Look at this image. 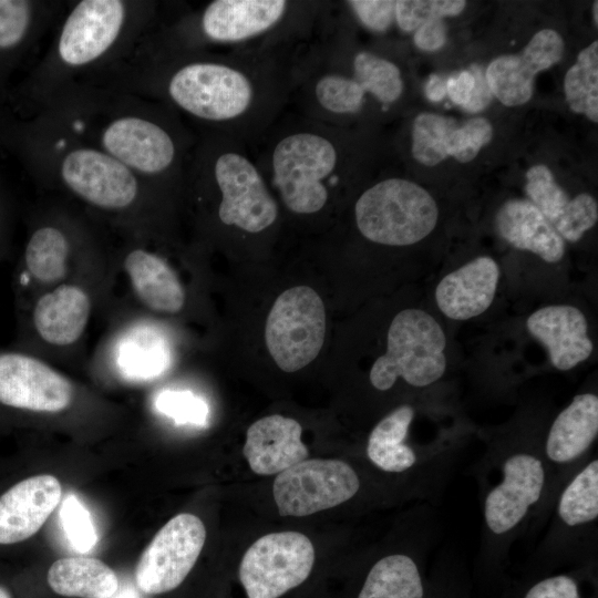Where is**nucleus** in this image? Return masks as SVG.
Masks as SVG:
<instances>
[{"instance_id": "obj_1", "label": "nucleus", "mask_w": 598, "mask_h": 598, "mask_svg": "<svg viewBox=\"0 0 598 598\" xmlns=\"http://www.w3.org/2000/svg\"><path fill=\"white\" fill-rule=\"evenodd\" d=\"M291 56L148 52L142 87L203 133L252 147L288 106Z\"/></svg>"}, {"instance_id": "obj_2", "label": "nucleus", "mask_w": 598, "mask_h": 598, "mask_svg": "<svg viewBox=\"0 0 598 598\" xmlns=\"http://www.w3.org/2000/svg\"><path fill=\"white\" fill-rule=\"evenodd\" d=\"M0 142L111 230L162 228L167 197L99 147L39 116L6 120Z\"/></svg>"}, {"instance_id": "obj_3", "label": "nucleus", "mask_w": 598, "mask_h": 598, "mask_svg": "<svg viewBox=\"0 0 598 598\" xmlns=\"http://www.w3.org/2000/svg\"><path fill=\"white\" fill-rule=\"evenodd\" d=\"M43 106L38 116L107 153L164 196L182 192L197 140L164 104L101 107L83 91L63 90Z\"/></svg>"}, {"instance_id": "obj_4", "label": "nucleus", "mask_w": 598, "mask_h": 598, "mask_svg": "<svg viewBox=\"0 0 598 598\" xmlns=\"http://www.w3.org/2000/svg\"><path fill=\"white\" fill-rule=\"evenodd\" d=\"M324 6L326 1L212 0L163 25L148 51L292 55L311 35Z\"/></svg>"}, {"instance_id": "obj_5", "label": "nucleus", "mask_w": 598, "mask_h": 598, "mask_svg": "<svg viewBox=\"0 0 598 598\" xmlns=\"http://www.w3.org/2000/svg\"><path fill=\"white\" fill-rule=\"evenodd\" d=\"M350 137L347 127L287 107L249 148L279 206L297 217H313L354 174Z\"/></svg>"}, {"instance_id": "obj_6", "label": "nucleus", "mask_w": 598, "mask_h": 598, "mask_svg": "<svg viewBox=\"0 0 598 598\" xmlns=\"http://www.w3.org/2000/svg\"><path fill=\"white\" fill-rule=\"evenodd\" d=\"M205 205L217 227L262 235L280 217V206L246 144L203 133L194 146L182 187Z\"/></svg>"}, {"instance_id": "obj_7", "label": "nucleus", "mask_w": 598, "mask_h": 598, "mask_svg": "<svg viewBox=\"0 0 598 598\" xmlns=\"http://www.w3.org/2000/svg\"><path fill=\"white\" fill-rule=\"evenodd\" d=\"M478 468L482 554L497 563L526 527L550 513L551 477L543 444L496 447Z\"/></svg>"}, {"instance_id": "obj_8", "label": "nucleus", "mask_w": 598, "mask_h": 598, "mask_svg": "<svg viewBox=\"0 0 598 598\" xmlns=\"http://www.w3.org/2000/svg\"><path fill=\"white\" fill-rule=\"evenodd\" d=\"M112 285L111 254L99 265L40 292L16 311L12 348L54 365L85 362L83 352L90 324L106 307Z\"/></svg>"}, {"instance_id": "obj_9", "label": "nucleus", "mask_w": 598, "mask_h": 598, "mask_svg": "<svg viewBox=\"0 0 598 598\" xmlns=\"http://www.w3.org/2000/svg\"><path fill=\"white\" fill-rule=\"evenodd\" d=\"M85 212L53 205L37 213L13 272L14 311L40 292L110 258L112 243Z\"/></svg>"}, {"instance_id": "obj_10", "label": "nucleus", "mask_w": 598, "mask_h": 598, "mask_svg": "<svg viewBox=\"0 0 598 598\" xmlns=\"http://www.w3.org/2000/svg\"><path fill=\"white\" fill-rule=\"evenodd\" d=\"M102 316L105 328L85 360L97 380L144 386L173 372L179 359V338L169 320L114 297Z\"/></svg>"}, {"instance_id": "obj_11", "label": "nucleus", "mask_w": 598, "mask_h": 598, "mask_svg": "<svg viewBox=\"0 0 598 598\" xmlns=\"http://www.w3.org/2000/svg\"><path fill=\"white\" fill-rule=\"evenodd\" d=\"M137 4L123 0H82L65 17L51 51L49 74H75L111 58L137 27Z\"/></svg>"}, {"instance_id": "obj_12", "label": "nucleus", "mask_w": 598, "mask_h": 598, "mask_svg": "<svg viewBox=\"0 0 598 598\" xmlns=\"http://www.w3.org/2000/svg\"><path fill=\"white\" fill-rule=\"evenodd\" d=\"M359 233L374 244L402 247L416 244L436 226L439 208L416 183L388 177L367 187L353 206Z\"/></svg>"}, {"instance_id": "obj_13", "label": "nucleus", "mask_w": 598, "mask_h": 598, "mask_svg": "<svg viewBox=\"0 0 598 598\" xmlns=\"http://www.w3.org/2000/svg\"><path fill=\"white\" fill-rule=\"evenodd\" d=\"M445 334L430 313L404 309L390 324L386 352L372 364L370 383L379 391H388L401 378L414 388L429 386L445 372Z\"/></svg>"}, {"instance_id": "obj_14", "label": "nucleus", "mask_w": 598, "mask_h": 598, "mask_svg": "<svg viewBox=\"0 0 598 598\" xmlns=\"http://www.w3.org/2000/svg\"><path fill=\"white\" fill-rule=\"evenodd\" d=\"M326 336V310L308 286L285 290L274 302L265 327L267 349L285 372L298 371L319 354Z\"/></svg>"}, {"instance_id": "obj_15", "label": "nucleus", "mask_w": 598, "mask_h": 598, "mask_svg": "<svg viewBox=\"0 0 598 598\" xmlns=\"http://www.w3.org/2000/svg\"><path fill=\"white\" fill-rule=\"evenodd\" d=\"M315 548L298 532L267 534L245 553L239 579L248 598H278L302 584L311 573Z\"/></svg>"}, {"instance_id": "obj_16", "label": "nucleus", "mask_w": 598, "mask_h": 598, "mask_svg": "<svg viewBox=\"0 0 598 598\" xmlns=\"http://www.w3.org/2000/svg\"><path fill=\"white\" fill-rule=\"evenodd\" d=\"M361 488L355 470L341 460H303L282 471L272 485L281 516H307L353 498Z\"/></svg>"}, {"instance_id": "obj_17", "label": "nucleus", "mask_w": 598, "mask_h": 598, "mask_svg": "<svg viewBox=\"0 0 598 598\" xmlns=\"http://www.w3.org/2000/svg\"><path fill=\"white\" fill-rule=\"evenodd\" d=\"M205 539L206 529L197 516L182 513L169 519L138 559L137 588L157 595L178 587L194 567Z\"/></svg>"}, {"instance_id": "obj_18", "label": "nucleus", "mask_w": 598, "mask_h": 598, "mask_svg": "<svg viewBox=\"0 0 598 598\" xmlns=\"http://www.w3.org/2000/svg\"><path fill=\"white\" fill-rule=\"evenodd\" d=\"M551 511L553 523L543 543L549 557L596 543L598 519V458L589 457L561 485ZM550 511V512H551ZM586 548V545H585Z\"/></svg>"}, {"instance_id": "obj_19", "label": "nucleus", "mask_w": 598, "mask_h": 598, "mask_svg": "<svg viewBox=\"0 0 598 598\" xmlns=\"http://www.w3.org/2000/svg\"><path fill=\"white\" fill-rule=\"evenodd\" d=\"M598 435V396L580 393L553 421L543 442L554 501L566 480L589 458Z\"/></svg>"}, {"instance_id": "obj_20", "label": "nucleus", "mask_w": 598, "mask_h": 598, "mask_svg": "<svg viewBox=\"0 0 598 598\" xmlns=\"http://www.w3.org/2000/svg\"><path fill=\"white\" fill-rule=\"evenodd\" d=\"M565 52L561 35L553 29L536 32L516 54L495 58L487 66L485 79L493 95L506 106L527 103L536 75L558 63Z\"/></svg>"}, {"instance_id": "obj_21", "label": "nucleus", "mask_w": 598, "mask_h": 598, "mask_svg": "<svg viewBox=\"0 0 598 598\" xmlns=\"http://www.w3.org/2000/svg\"><path fill=\"white\" fill-rule=\"evenodd\" d=\"M62 487L49 474L20 481L0 496V545L33 536L60 503Z\"/></svg>"}, {"instance_id": "obj_22", "label": "nucleus", "mask_w": 598, "mask_h": 598, "mask_svg": "<svg viewBox=\"0 0 598 598\" xmlns=\"http://www.w3.org/2000/svg\"><path fill=\"white\" fill-rule=\"evenodd\" d=\"M525 192L564 240L578 241L597 223V200L587 193L570 199L544 164L526 172Z\"/></svg>"}, {"instance_id": "obj_23", "label": "nucleus", "mask_w": 598, "mask_h": 598, "mask_svg": "<svg viewBox=\"0 0 598 598\" xmlns=\"http://www.w3.org/2000/svg\"><path fill=\"white\" fill-rule=\"evenodd\" d=\"M528 332L548 351L551 364L567 371L587 360L594 349L585 315L569 305H553L533 312Z\"/></svg>"}, {"instance_id": "obj_24", "label": "nucleus", "mask_w": 598, "mask_h": 598, "mask_svg": "<svg viewBox=\"0 0 598 598\" xmlns=\"http://www.w3.org/2000/svg\"><path fill=\"white\" fill-rule=\"evenodd\" d=\"M301 425L293 419L272 414L254 422L246 432L243 453L252 472L280 473L308 457Z\"/></svg>"}, {"instance_id": "obj_25", "label": "nucleus", "mask_w": 598, "mask_h": 598, "mask_svg": "<svg viewBox=\"0 0 598 598\" xmlns=\"http://www.w3.org/2000/svg\"><path fill=\"white\" fill-rule=\"evenodd\" d=\"M498 278L497 262L488 256L477 257L439 282L435 289L437 307L453 320L477 317L492 305Z\"/></svg>"}, {"instance_id": "obj_26", "label": "nucleus", "mask_w": 598, "mask_h": 598, "mask_svg": "<svg viewBox=\"0 0 598 598\" xmlns=\"http://www.w3.org/2000/svg\"><path fill=\"white\" fill-rule=\"evenodd\" d=\"M495 227L511 246L530 251L546 262H558L565 255V240L528 199L505 202L496 213Z\"/></svg>"}, {"instance_id": "obj_27", "label": "nucleus", "mask_w": 598, "mask_h": 598, "mask_svg": "<svg viewBox=\"0 0 598 598\" xmlns=\"http://www.w3.org/2000/svg\"><path fill=\"white\" fill-rule=\"evenodd\" d=\"M415 409L402 404L382 417L369 434L365 454L380 471L394 475H411L421 485V472L415 456L402 442L413 420Z\"/></svg>"}, {"instance_id": "obj_28", "label": "nucleus", "mask_w": 598, "mask_h": 598, "mask_svg": "<svg viewBox=\"0 0 598 598\" xmlns=\"http://www.w3.org/2000/svg\"><path fill=\"white\" fill-rule=\"evenodd\" d=\"M42 8L38 1L0 0V95L40 30L45 13Z\"/></svg>"}, {"instance_id": "obj_29", "label": "nucleus", "mask_w": 598, "mask_h": 598, "mask_svg": "<svg viewBox=\"0 0 598 598\" xmlns=\"http://www.w3.org/2000/svg\"><path fill=\"white\" fill-rule=\"evenodd\" d=\"M424 568L406 553L381 557L370 568L358 598H429Z\"/></svg>"}, {"instance_id": "obj_30", "label": "nucleus", "mask_w": 598, "mask_h": 598, "mask_svg": "<svg viewBox=\"0 0 598 598\" xmlns=\"http://www.w3.org/2000/svg\"><path fill=\"white\" fill-rule=\"evenodd\" d=\"M49 586L59 595L80 598H109L120 586L116 574L91 557H64L48 571Z\"/></svg>"}, {"instance_id": "obj_31", "label": "nucleus", "mask_w": 598, "mask_h": 598, "mask_svg": "<svg viewBox=\"0 0 598 598\" xmlns=\"http://www.w3.org/2000/svg\"><path fill=\"white\" fill-rule=\"evenodd\" d=\"M566 101L574 113L598 122V41L582 49L565 74Z\"/></svg>"}, {"instance_id": "obj_32", "label": "nucleus", "mask_w": 598, "mask_h": 598, "mask_svg": "<svg viewBox=\"0 0 598 598\" xmlns=\"http://www.w3.org/2000/svg\"><path fill=\"white\" fill-rule=\"evenodd\" d=\"M457 122L448 116L422 112L412 124L413 158L422 165L434 166L452 156Z\"/></svg>"}, {"instance_id": "obj_33", "label": "nucleus", "mask_w": 598, "mask_h": 598, "mask_svg": "<svg viewBox=\"0 0 598 598\" xmlns=\"http://www.w3.org/2000/svg\"><path fill=\"white\" fill-rule=\"evenodd\" d=\"M151 409L176 426L204 429L209 424L207 400L188 388L167 385L155 390L151 396Z\"/></svg>"}, {"instance_id": "obj_34", "label": "nucleus", "mask_w": 598, "mask_h": 598, "mask_svg": "<svg viewBox=\"0 0 598 598\" xmlns=\"http://www.w3.org/2000/svg\"><path fill=\"white\" fill-rule=\"evenodd\" d=\"M465 7L463 0H398L391 27L396 24L403 32H414L432 20L458 16Z\"/></svg>"}, {"instance_id": "obj_35", "label": "nucleus", "mask_w": 598, "mask_h": 598, "mask_svg": "<svg viewBox=\"0 0 598 598\" xmlns=\"http://www.w3.org/2000/svg\"><path fill=\"white\" fill-rule=\"evenodd\" d=\"M60 519L71 546L79 553L90 551L97 542V535L89 511L74 495L62 503Z\"/></svg>"}, {"instance_id": "obj_36", "label": "nucleus", "mask_w": 598, "mask_h": 598, "mask_svg": "<svg viewBox=\"0 0 598 598\" xmlns=\"http://www.w3.org/2000/svg\"><path fill=\"white\" fill-rule=\"evenodd\" d=\"M522 598H591L585 595V576L576 573L547 575L534 580Z\"/></svg>"}, {"instance_id": "obj_37", "label": "nucleus", "mask_w": 598, "mask_h": 598, "mask_svg": "<svg viewBox=\"0 0 598 598\" xmlns=\"http://www.w3.org/2000/svg\"><path fill=\"white\" fill-rule=\"evenodd\" d=\"M492 137L493 126L486 118L467 120L455 131L452 156L460 163L471 162Z\"/></svg>"}, {"instance_id": "obj_38", "label": "nucleus", "mask_w": 598, "mask_h": 598, "mask_svg": "<svg viewBox=\"0 0 598 598\" xmlns=\"http://www.w3.org/2000/svg\"><path fill=\"white\" fill-rule=\"evenodd\" d=\"M342 4L364 29L375 34L386 33L394 19V0H349Z\"/></svg>"}, {"instance_id": "obj_39", "label": "nucleus", "mask_w": 598, "mask_h": 598, "mask_svg": "<svg viewBox=\"0 0 598 598\" xmlns=\"http://www.w3.org/2000/svg\"><path fill=\"white\" fill-rule=\"evenodd\" d=\"M447 28L442 19L422 24L413 33L415 47L423 51L440 50L446 43Z\"/></svg>"}, {"instance_id": "obj_40", "label": "nucleus", "mask_w": 598, "mask_h": 598, "mask_svg": "<svg viewBox=\"0 0 598 598\" xmlns=\"http://www.w3.org/2000/svg\"><path fill=\"white\" fill-rule=\"evenodd\" d=\"M475 85V76L470 71H462L456 76L446 80V94L457 105L464 106Z\"/></svg>"}, {"instance_id": "obj_41", "label": "nucleus", "mask_w": 598, "mask_h": 598, "mask_svg": "<svg viewBox=\"0 0 598 598\" xmlns=\"http://www.w3.org/2000/svg\"><path fill=\"white\" fill-rule=\"evenodd\" d=\"M475 76V85L472 91L468 102L463 106L467 112H478L485 109L492 100V92L487 85L485 75L481 70L473 73Z\"/></svg>"}, {"instance_id": "obj_42", "label": "nucleus", "mask_w": 598, "mask_h": 598, "mask_svg": "<svg viewBox=\"0 0 598 598\" xmlns=\"http://www.w3.org/2000/svg\"><path fill=\"white\" fill-rule=\"evenodd\" d=\"M425 96L432 102H440L446 95V81L437 74H431L426 80Z\"/></svg>"}, {"instance_id": "obj_43", "label": "nucleus", "mask_w": 598, "mask_h": 598, "mask_svg": "<svg viewBox=\"0 0 598 598\" xmlns=\"http://www.w3.org/2000/svg\"><path fill=\"white\" fill-rule=\"evenodd\" d=\"M109 598H141V596L131 582H126L118 586V589Z\"/></svg>"}, {"instance_id": "obj_44", "label": "nucleus", "mask_w": 598, "mask_h": 598, "mask_svg": "<svg viewBox=\"0 0 598 598\" xmlns=\"http://www.w3.org/2000/svg\"><path fill=\"white\" fill-rule=\"evenodd\" d=\"M6 229H7V209L4 205V200L2 197V194L0 192V252L3 247V241L6 237Z\"/></svg>"}, {"instance_id": "obj_45", "label": "nucleus", "mask_w": 598, "mask_h": 598, "mask_svg": "<svg viewBox=\"0 0 598 598\" xmlns=\"http://www.w3.org/2000/svg\"><path fill=\"white\" fill-rule=\"evenodd\" d=\"M592 20L595 23V27H598V1H595L592 3Z\"/></svg>"}, {"instance_id": "obj_46", "label": "nucleus", "mask_w": 598, "mask_h": 598, "mask_svg": "<svg viewBox=\"0 0 598 598\" xmlns=\"http://www.w3.org/2000/svg\"><path fill=\"white\" fill-rule=\"evenodd\" d=\"M0 598H12L10 592L0 586Z\"/></svg>"}, {"instance_id": "obj_47", "label": "nucleus", "mask_w": 598, "mask_h": 598, "mask_svg": "<svg viewBox=\"0 0 598 598\" xmlns=\"http://www.w3.org/2000/svg\"><path fill=\"white\" fill-rule=\"evenodd\" d=\"M2 121H3V116L0 114V132H1Z\"/></svg>"}]
</instances>
